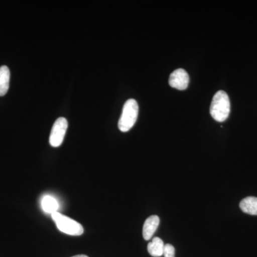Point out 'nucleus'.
<instances>
[{
  "label": "nucleus",
  "mask_w": 257,
  "mask_h": 257,
  "mask_svg": "<svg viewBox=\"0 0 257 257\" xmlns=\"http://www.w3.org/2000/svg\"><path fill=\"white\" fill-rule=\"evenodd\" d=\"M231 104L229 96L224 91L220 90L214 94L211 101L210 114L214 120L223 122L229 117Z\"/></svg>",
  "instance_id": "obj_1"
},
{
  "label": "nucleus",
  "mask_w": 257,
  "mask_h": 257,
  "mask_svg": "<svg viewBox=\"0 0 257 257\" xmlns=\"http://www.w3.org/2000/svg\"><path fill=\"white\" fill-rule=\"evenodd\" d=\"M139 106L134 99H128L123 106L122 113L118 123V127L122 133H126L133 127L138 119Z\"/></svg>",
  "instance_id": "obj_2"
},
{
  "label": "nucleus",
  "mask_w": 257,
  "mask_h": 257,
  "mask_svg": "<svg viewBox=\"0 0 257 257\" xmlns=\"http://www.w3.org/2000/svg\"><path fill=\"white\" fill-rule=\"evenodd\" d=\"M51 215L57 228L64 234L71 236H80L84 233V228L82 224L68 216L63 215L58 211H56Z\"/></svg>",
  "instance_id": "obj_3"
},
{
  "label": "nucleus",
  "mask_w": 257,
  "mask_h": 257,
  "mask_svg": "<svg viewBox=\"0 0 257 257\" xmlns=\"http://www.w3.org/2000/svg\"><path fill=\"white\" fill-rule=\"evenodd\" d=\"M67 127H68V122L65 118L60 117L56 120L50 133V144L51 146L58 147L62 145Z\"/></svg>",
  "instance_id": "obj_4"
},
{
  "label": "nucleus",
  "mask_w": 257,
  "mask_h": 257,
  "mask_svg": "<svg viewBox=\"0 0 257 257\" xmlns=\"http://www.w3.org/2000/svg\"><path fill=\"white\" fill-rule=\"evenodd\" d=\"M189 74L183 69H176L170 74L169 79V84L171 87L179 90H184L187 89L189 86Z\"/></svg>",
  "instance_id": "obj_5"
},
{
  "label": "nucleus",
  "mask_w": 257,
  "mask_h": 257,
  "mask_svg": "<svg viewBox=\"0 0 257 257\" xmlns=\"http://www.w3.org/2000/svg\"><path fill=\"white\" fill-rule=\"evenodd\" d=\"M160 222V219L158 216L152 215L147 218L143 226L144 239L147 241L151 239L155 233L156 232Z\"/></svg>",
  "instance_id": "obj_6"
},
{
  "label": "nucleus",
  "mask_w": 257,
  "mask_h": 257,
  "mask_svg": "<svg viewBox=\"0 0 257 257\" xmlns=\"http://www.w3.org/2000/svg\"><path fill=\"white\" fill-rule=\"evenodd\" d=\"M240 209L243 212L250 215H257V197L244 198L239 204Z\"/></svg>",
  "instance_id": "obj_7"
},
{
  "label": "nucleus",
  "mask_w": 257,
  "mask_h": 257,
  "mask_svg": "<svg viewBox=\"0 0 257 257\" xmlns=\"http://www.w3.org/2000/svg\"><path fill=\"white\" fill-rule=\"evenodd\" d=\"M165 244L159 237L153 238L151 242L148 243L147 250L152 256L160 257L163 256Z\"/></svg>",
  "instance_id": "obj_8"
},
{
  "label": "nucleus",
  "mask_w": 257,
  "mask_h": 257,
  "mask_svg": "<svg viewBox=\"0 0 257 257\" xmlns=\"http://www.w3.org/2000/svg\"><path fill=\"white\" fill-rule=\"evenodd\" d=\"M10 72L7 66L0 67V96H5L10 87Z\"/></svg>",
  "instance_id": "obj_9"
},
{
  "label": "nucleus",
  "mask_w": 257,
  "mask_h": 257,
  "mask_svg": "<svg viewBox=\"0 0 257 257\" xmlns=\"http://www.w3.org/2000/svg\"><path fill=\"white\" fill-rule=\"evenodd\" d=\"M42 207L45 212L52 214L57 211L59 204L55 198L51 196H45L42 200Z\"/></svg>",
  "instance_id": "obj_10"
},
{
  "label": "nucleus",
  "mask_w": 257,
  "mask_h": 257,
  "mask_svg": "<svg viewBox=\"0 0 257 257\" xmlns=\"http://www.w3.org/2000/svg\"><path fill=\"white\" fill-rule=\"evenodd\" d=\"M163 256L165 257H175V247L172 244H170V243L166 244Z\"/></svg>",
  "instance_id": "obj_11"
},
{
  "label": "nucleus",
  "mask_w": 257,
  "mask_h": 257,
  "mask_svg": "<svg viewBox=\"0 0 257 257\" xmlns=\"http://www.w3.org/2000/svg\"><path fill=\"white\" fill-rule=\"evenodd\" d=\"M72 257H88L87 255L80 254V255H76V256H72Z\"/></svg>",
  "instance_id": "obj_12"
}]
</instances>
